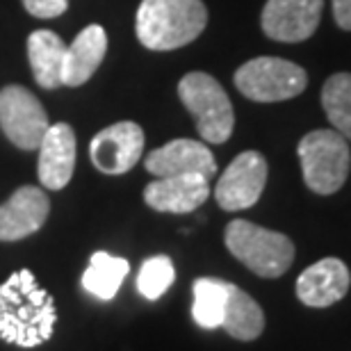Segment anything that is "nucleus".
I'll return each mask as SVG.
<instances>
[{"instance_id":"nucleus-1","label":"nucleus","mask_w":351,"mask_h":351,"mask_svg":"<svg viewBox=\"0 0 351 351\" xmlns=\"http://www.w3.org/2000/svg\"><path fill=\"white\" fill-rule=\"evenodd\" d=\"M58 324L55 299L30 269L14 271L0 285V340L34 349L53 338Z\"/></svg>"},{"instance_id":"nucleus-2","label":"nucleus","mask_w":351,"mask_h":351,"mask_svg":"<svg viewBox=\"0 0 351 351\" xmlns=\"http://www.w3.org/2000/svg\"><path fill=\"white\" fill-rule=\"evenodd\" d=\"M208 25L201 0H142L137 10V39L149 51H176L199 37Z\"/></svg>"},{"instance_id":"nucleus-3","label":"nucleus","mask_w":351,"mask_h":351,"mask_svg":"<svg viewBox=\"0 0 351 351\" xmlns=\"http://www.w3.org/2000/svg\"><path fill=\"white\" fill-rule=\"evenodd\" d=\"M223 240L237 261L263 278L283 276L294 261V244L290 237L247 219L230 221Z\"/></svg>"},{"instance_id":"nucleus-4","label":"nucleus","mask_w":351,"mask_h":351,"mask_svg":"<svg viewBox=\"0 0 351 351\" xmlns=\"http://www.w3.org/2000/svg\"><path fill=\"white\" fill-rule=\"evenodd\" d=\"M178 96L189 114L194 117L196 130L203 142L223 144L233 135L235 112L228 94L213 75L192 71L178 82Z\"/></svg>"},{"instance_id":"nucleus-5","label":"nucleus","mask_w":351,"mask_h":351,"mask_svg":"<svg viewBox=\"0 0 351 351\" xmlns=\"http://www.w3.org/2000/svg\"><path fill=\"white\" fill-rule=\"evenodd\" d=\"M299 162L311 192L335 194L351 169L349 142L335 130H313L299 142Z\"/></svg>"},{"instance_id":"nucleus-6","label":"nucleus","mask_w":351,"mask_h":351,"mask_svg":"<svg viewBox=\"0 0 351 351\" xmlns=\"http://www.w3.org/2000/svg\"><path fill=\"white\" fill-rule=\"evenodd\" d=\"M308 85V75L299 64L280 58L249 60L235 71V87L256 103H278L299 96Z\"/></svg>"},{"instance_id":"nucleus-7","label":"nucleus","mask_w":351,"mask_h":351,"mask_svg":"<svg viewBox=\"0 0 351 351\" xmlns=\"http://www.w3.org/2000/svg\"><path fill=\"white\" fill-rule=\"evenodd\" d=\"M0 128L16 149L34 151L51 128V121L44 105L30 89L7 85L0 89Z\"/></svg>"},{"instance_id":"nucleus-8","label":"nucleus","mask_w":351,"mask_h":351,"mask_svg":"<svg viewBox=\"0 0 351 351\" xmlns=\"http://www.w3.org/2000/svg\"><path fill=\"white\" fill-rule=\"evenodd\" d=\"M267 160L258 151H244L217 180L215 199L221 210L237 213L256 206L267 185Z\"/></svg>"},{"instance_id":"nucleus-9","label":"nucleus","mask_w":351,"mask_h":351,"mask_svg":"<svg viewBox=\"0 0 351 351\" xmlns=\"http://www.w3.org/2000/svg\"><path fill=\"white\" fill-rule=\"evenodd\" d=\"M144 153V130L135 121H119L96 132L89 144V160L110 176L128 173Z\"/></svg>"},{"instance_id":"nucleus-10","label":"nucleus","mask_w":351,"mask_h":351,"mask_svg":"<svg viewBox=\"0 0 351 351\" xmlns=\"http://www.w3.org/2000/svg\"><path fill=\"white\" fill-rule=\"evenodd\" d=\"M324 0H267L261 25L274 41L297 44L317 30Z\"/></svg>"},{"instance_id":"nucleus-11","label":"nucleus","mask_w":351,"mask_h":351,"mask_svg":"<svg viewBox=\"0 0 351 351\" xmlns=\"http://www.w3.org/2000/svg\"><path fill=\"white\" fill-rule=\"evenodd\" d=\"M51 215L44 189L23 185L0 206V242H16L34 235Z\"/></svg>"},{"instance_id":"nucleus-12","label":"nucleus","mask_w":351,"mask_h":351,"mask_svg":"<svg viewBox=\"0 0 351 351\" xmlns=\"http://www.w3.org/2000/svg\"><path fill=\"white\" fill-rule=\"evenodd\" d=\"M146 171L167 178V176L199 173L210 180L217 173V162L213 151L196 139H173V142L151 151L144 160Z\"/></svg>"},{"instance_id":"nucleus-13","label":"nucleus","mask_w":351,"mask_h":351,"mask_svg":"<svg viewBox=\"0 0 351 351\" xmlns=\"http://www.w3.org/2000/svg\"><path fill=\"white\" fill-rule=\"evenodd\" d=\"M210 196V180L206 176H167L146 185L144 201L146 206L158 213L187 215L201 208Z\"/></svg>"},{"instance_id":"nucleus-14","label":"nucleus","mask_w":351,"mask_h":351,"mask_svg":"<svg viewBox=\"0 0 351 351\" xmlns=\"http://www.w3.org/2000/svg\"><path fill=\"white\" fill-rule=\"evenodd\" d=\"M351 285L349 267L340 258H322L297 278V297L311 308H328L345 299Z\"/></svg>"},{"instance_id":"nucleus-15","label":"nucleus","mask_w":351,"mask_h":351,"mask_svg":"<svg viewBox=\"0 0 351 351\" xmlns=\"http://www.w3.org/2000/svg\"><path fill=\"white\" fill-rule=\"evenodd\" d=\"M75 169V132L69 123H53L39 144V180L46 189H64Z\"/></svg>"},{"instance_id":"nucleus-16","label":"nucleus","mask_w":351,"mask_h":351,"mask_svg":"<svg viewBox=\"0 0 351 351\" xmlns=\"http://www.w3.org/2000/svg\"><path fill=\"white\" fill-rule=\"evenodd\" d=\"M108 53V34L101 25H87L66 48L62 85L80 87L96 73Z\"/></svg>"},{"instance_id":"nucleus-17","label":"nucleus","mask_w":351,"mask_h":351,"mask_svg":"<svg viewBox=\"0 0 351 351\" xmlns=\"http://www.w3.org/2000/svg\"><path fill=\"white\" fill-rule=\"evenodd\" d=\"M66 44L60 34L51 30H37L27 37V60H30L32 75L39 87L58 89L62 85V71H64Z\"/></svg>"},{"instance_id":"nucleus-18","label":"nucleus","mask_w":351,"mask_h":351,"mask_svg":"<svg viewBox=\"0 0 351 351\" xmlns=\"http://www.w3.org/2000/svg\"><path fill=\"white\" fill-rule=\"evenodd\" d=\"M221 328H226L228 335H233L235 340L251 342L256 338H261V333L265 331V313L258 306V301L240 290L237 285L230 283L228 290V301H226V311H223Z\"/></svg>"},{"instance_id":"nucleus-19","label":"nucleus","mask_w":351,"mask_h":351,"mask_svg":"<svg viewBox=\"0 0 351 351\" xmlns=\"http://www.w3.org/2000/svg\"><path fill=\"white\" fill-rule=\"evenodd\" d=\"M130 271V265L125 258L112 256L108 251H96L91 256L89 267L82 274V287L94 294L96 299L110 301L117 297L119 287Z\"/></svg>"},{"instance_id":"nucleus-20","label":"nucleus","mask_w":351,"mask_h":351,"mask_svg":"<svg viewBox=\"0 0 351 351\" xmlns=\"http://www.w3.org/2000/svg\"><path fill=\"white\" fill-rule=\"evenodd\" d=\"M230 283L219 278H196L192 285L194 304H192V317L201 328H219L223 319V311H226Z\"/></svg>"},{"instance_id":"nucleus-21","label":"nucleus","mask_w":351,"mask_h":351,"mask_svg":"<svg viewBox=\"0 0 351 351\" xmlns=\"http://www.w3.org/2000/svg\"><path fill=\"white\" fill-rule=\"evenodd\" d=\"M322 108L333 130L351 142V73H335L324 82Z\"/></svg>"},{"instance_id":"nucleus-22","label":"nucleus","mask_w":351,"mask_h":351,"mask_svg":"<svg viewBox=\"0 0 351 351\" xmlns=\"http://www.w3.org/2000/svg\"><path fill=\"white\" fill-rule=\"evenodd\" d=\"M176 278V269L171 258L167 256H153L149 261H144L142 269L137 276V290L144 299L156 301L169 290Z\"/></svg>"},{"instance_id":"nucleus-23","label":"nucleus","mask_w":351,"mask_h":351,"mask_svg":"<svg viewBox=\"0 0 351 351\" xmlns=\"http://www.w3.org/2000/svg\"><path fill=\"white\" fill-rule=\"evenodd\" d=\"M23 7L37 19H58L66 12L69 0H23Z\"/></svg>"},{"instance_id":"nucleus-24","label":"nucleus","mask_w":351,"mask_h":351,"mask_svg":"<svg viewBox=\"0 0 351 351\" xmlns=\"http://www.w3.org/2000/svg\"><path fill=\"white\" fill-rule=\"evenodd\" d=\"M333 16L342 30H351V0H333Z\"/></svg>"}]
</instances>
